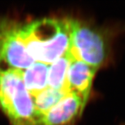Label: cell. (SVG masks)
<instances>
[{
  "mask_svg": "<svg viewBox=\"0 0 125 125\" xmlns=\"http://www.w3.org/2000/svg\"><path fill=\"white\" fill-rule=\"evenodd\" d=\"M0 109L11 125H36L33 97L20 70L0 67Z\"/></svg>",
  "mask_w": 125,
  "mask_h": 125,
  "instance_id": "3",
  "label": "cell"
},
{
  "mask_svg": "<svg viewBox=\"0 0 125 125\" xmlns=\"http://www.w3.org/2000/svg\"><path fill=\"white\" fill-rule=\"evenodd\" d=\"M49 65L35 62L29 67L20 70L23 82L32 97L48 87Z\"/></svg>",
  "mask_w": 125,
  "mask_h": 125,
  "instance_id": "7",
  "label": "cell"
},
{
  "mask_svg": "<svg viewBox=\"0 0 125 125\" xmlns=\"http://www.w3.org/2000/svg\"><path fill=\"white\" fill-rule=\"evenodd\" d=\"M83 99L75 92H69L51 108L36 125H67L80 117L85 106Z\"/></svg>",
  "mask_w": 125,
  "mask_h": 125,
  "instance_id": "5",
  "label": "cell"
},
{
  "mask_svg": "<svg viewBox=\"0 0 125 125\" xmlns=\"http://www.w3.org/2000/svg\"><path fill=\"white\" fill-rule=\"evenodd\" d=\"M97 70L74 56L70 63L67 77L68 90L79 94L85 104L89 99L94 75Z\"/></svg>",
  "mask_w": 125,
  "mask_h": 125,
  "instance_id": "6",
  "label": "cell"
},
{
  "mask_svg": "<svg viewBox=\"0 0 125 125\" xmlns=\"http://www.w3.org/2000/svg\"><path fill=\"white\" fill-rule=\"evenodd\" d=\"M19 34L34 61L50 65L71 46L69 18H45L19 22Z\"/></svg>",
  "mask_w": 125,
  "mask_h": 125,
  "instance_id": "1",
  "label": "cell"
},
{
  "mask_svg": "<svg viewBox=\"0 0 125 125\" xmlns=\"http://www.w3.org/2000/svg\"><path fill=\"white\" fill-rule=\"evenodd\" d=\"M74 56L99 70L111 61L115 32L81 19L69 18Z\"/></svg>",
  "mask_w": 125,
  "mask_h": 125,
  "instance_id": "2",
  "label": "cell"
},
{
  "mask_svg": "<svg viewBox=\"0 0 125 125\" xmlns=\"http://www.w3.org/2000/svg\"><path fill=\"white\" fill-rule=\"evenodd\" d=\"M67 93H68L63 90L47 87L36 96L32 97L34 104L36 122L51 108L56 106Z\"/></svg>",
  "mask_w": 125,
  "mask_h": 125,
  "instance_id": "9",
  "label": "cell"
},
{
  "mask_svg": "<svg viewBox=\"0 0 125 125\" xmlns=\"http://www.w3.org/2000/svg\"><path fill=\"white\" fill-rule=\"evenodd\" d=\"M74 58L70 49L50 64L48 71V87L69 93L67 88V72L70 63Z\"/></svg>",
  "mask_w": 125,
  "mask_h": 125,
  "instance_id": "8",
  "label": "cell"
},
{
  "mask_svg": "<svg viewBox=\"0 0 125 125\" xmlns=\"http://www.w3.org/2000/svg\"><path fill=\"white\" fill-rule=\"evenodd\" d=\"M19 22L8 18L0 21L1 68L23 70L35 62L20 36Z\"/></svg>",
  "mask_w": 125,
  "mask_h": 125,
  "instance_id": "4",
  "label": "cell"
}]
</instances>
